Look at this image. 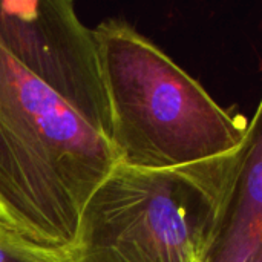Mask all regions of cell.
I'll return each instance as SVG.
<instances>
[{"mask_svg": "<svg viewBox=\"0 0 262 262\" xmlns=\"http://www.w3.org/2000/svg\"><path fill=\"white\" fill-rule=\"evenodd\" d=\"M261 103L224 180L200 262H262Z\"/></svg>", "mask_w": 262, "mask_h": 262, "instance_id": "obj_5", "label": "cell"}, {"mask_svg": "<svg viewBox=\"0 0 262 262\" xmlns=\"http://www.w3.org/2000/svg\"><path fill=\"white\" fill-rule=\"evenodd\" d=\"M118 164L170 170L236 150L249 120L220 106L160 46L121 18L94 28Z\"/></svg>", "mask_w": 262, "mask_h": 262, "instance_id": "obj_2", "label": "cell"}, {"mask_svg": "<svg viewBox=\"0 0 262 262\" xmlns=\"http://www.w3.org/2000/svg\"><path fill=\"white\" fill-rule=\"evenodd\" d=\"M236 150L170 170L117 164L89 196L68 262H200Z\"/></svg>", "mask_w": 262, "mask_h": 262, "instance_id": "obj_3", "label": "cell"}, {"mask_svg": "<svg viewBox=\"0 0 262 262\" xmlns=\"http://www.w3.org/2000/svg\"><path fill=\"white\" fill-rule=\"evenodd\" d=\"M0 262H68L66 250L41 246L0 221Z\"/></svg>", "mask_w": 262, "mask_h": 262, "instance_id": "obj_6", "label": "cell"}, {"mask_svg": "<svg viewBox=\"0 0 262 262\" xmlns=\"http://www.w3.org/2000/svg\"><path fill=\"white\" fill-rule=\"evenodd\" d=\"M0 43L107 141L112 132L95 32L71 0H0Z\"/></svg>", "mask_w": 262, "mask_h": 262, "instance_id": "obj_4", "label": "cell"}, {"mask_svg": "<svg viewBox=\"0 0 262 262\" xmlns=\"http://www.w3.org/2000/svg\"><path fill=\"white\" fill-rule=\"evenodd\" d=\"M117 164L111 143L0 43V221L68 250L89 196Z\"/></svg>", "mask_w": 262, "mask_h": 262, "instance_id": "obj_1", "label": "cell"}]
</instances>
